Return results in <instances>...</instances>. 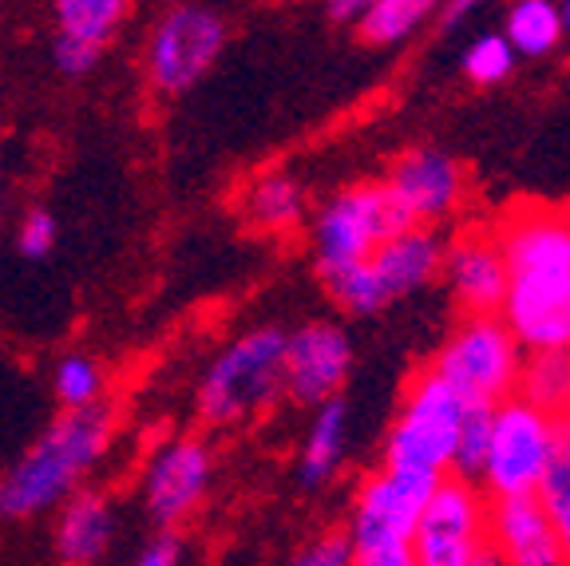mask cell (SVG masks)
<instances>
[{"label":"cell","instance_id":"obj_1","mask_svg":"<svg viewBox=\"0 0 570 566\" xmlns=\"http://www.w3.org/2000/svg\"><path fill=\"white\" fill-rule=\"evenodd\" d=\"M503 254L508 290L499 321L527 357L570 349V211L519 203L491 222Z\"/></svg>","mask_w":570,"mask_h":566},{"label":"cell","instance_id":"obj_2","mask_svg":"<svg viewBox=\"0 0 570 566\" xmlns=\"http://www.w3.org/2000/svg\"><path fill=\"white\" fill-rule=\"evenodd\" d=\"M116 443V408L99 404L83 412H56L12 468L0 476V519L28 523L56 511L83 491L91 471Z\"/></svg>","mask_w":570,"mask_h":566},{"label":"cell","instance_id":"obj_3","mask_svg":"<svg viewBox=\"0 0 570 566\" xmlns=\"http://www.w3.org/2000/svg\"><path fill=\"white\" fill-rule=\"evenodd\" d=\"M285 329L249 325L206 361L195 389V412L206 428H238L282 400Z\"/></svg>","mask_w":570,"mask_h":566},{"label":"cell","instance_id":"obj_4","mask_svg":"<svg viewBox=\"0 0 570 566\" xmlns=\"http://www.w3.org/2000/svg\"><path fill=\"white\" fill-rule=\"evenodd\" d=\"M562 468L559 412L508 397L491 408L488 456H483L480 491L488 499H534Z\"/></svg>","mask_w":570,"mask_h":566},{"label":"cell","instance_id":"obj_5","mask_svg":"<svg viewBox=\"0 0 570 566\" xmlns=\"http://www.w3.org/2000/svg\"><path fill=\"white\" fill-rule=\"evenodd\" d=\"M463 420H468V404L440 381L436 372H412L389 420V432H384L381 468L424 479H448Z\"/></svg>","mask_w":570,"mask_h":566},{"label":"cell","instance_id":"obj_6","mask_svg":"<svg viewBox=\"0 0 570 566\" xmlns=\"http://www.w3.org/2000/svg\"><path fill=\"white\" fill-rule=\"evenodd\" d=\"M226 45H230V20L214 4H190V0L167 4L155 12L142 45L147 84L163 99L187 96L223 60Z\"/></svg>","mask_w":570,"mask_h":566},{"label":"cell","instance_id":"obj_7","mask_svg":"<svg viewBox=\"0 0 570 566\" xmlns=\"http://www.w3.org/2000/svg\"><path fill=\"white\" fill-rule=\"evenodd\" d=\"M527 353L511 329L491 318H460L444 336L428 369L455 392L468 408H495L519 392Z\"/></svg>","mask_w":570,"mask_h":566},{"label":"cell","instance_id":"obj_8","mask_svg":"<svg viewBox=\"0 0 570 566\" xmlns=\"http://www.w3.org/2000/svg\"><path fill=\"white\" fill-rule=\"evenodd\" d=\"M409 231L404 214L384 195L381 178L376 183H353L330 195L309 218V250L313 270H337L368 262L381 242L392 234Z\"/></svg>","mask_w":570,"mask_h":566},{"label":"cell","instance_id":"obj_9","mask_svg":"<svg viewBox=\"0 0 570 566\" xmlns=\"http://www.w3.org/2000/svg\"><path fill=\"white\" fill-rule=\"evenodd\" d=\"M491 499L468 479H440L409 539L412 566H483Z\"/></svg>","mask_w":570,"mask_h":566},{"label":"cell","instance_id":"obj_10","mask_svg":"<svg viewBox=\"0 0 570 566\" xmlns=\"http://www.w3.org/2000/svg\"><path fill=\"white\" fill-rule=\"evenodd\" d=\"M214 471L218 460L203 436H167L155 443L139 476V504L155 531H178L206 504Z\"/></svg>","mask_w":570,"mask_h":566},{"label":"cell","instance_id":"obj_11","mask_svg":"<svg viewBox=\"0 0 570 566\" xmlns=\"http://www.w3.org/2000/svg\"><path fill=\"white\" fill-rule=\"evenodd\" d=\"M440 479L409 476V471L373 468L361 476L353 499H348L345 539L353 555L368 550H409L420 511Z\"/></svg>","mask_w":570,"mask_h":566},{"label":"cell","instance_id":"obj_12","mask_svg":"<svg viewBox=\"0 0 570 566\" xmlns=\"http://www.w3.org/2000/svg\"><path fill=\"white\" fill-rule=\"evenodd\" d=\"M384 195L404 214L409 226L440 231L448 222H460L472 198V178L463 163L448 150L436 147H412L389 163L381 178Z\"/></svg>","mask_w":570,"mask_h":566},{"label":"cell","instance_id":"obj_13","mask_svg":"<svg viewBox=\"0 0 570 566\" xmlns=\"http://www.w3.org/2000/svg\"><path fill=\"white\" fill-rule=\"evenodd\" d=\"M356 349L341 321L317 318L297 329H285V369L282 397L289 404L321 408L341 397L353 372Z\"/></svg>","mask_w":570,"mask_h":566},{"label":"cell","instance_id":"obj_14","mask_svg":"<svg viewBox=\"0 0 570 566\" xmlns=\"http://www.w3.org/2000/svg\"><path fill=\"white\" fill-rule=\"evenodd\" d=\"M444 282L460 305V318H491V313L499 318L508 270H503V254H499V242L491 234V222H468L448 238Z\"/></svg>","mask_w":570,"mask_h":566},{"label":"cell","instance_id":"obj_15","mask_svg":"<svg viewBox=\"0 0 570 566\" xmlns=\"http://www.w3.org/2000/svg\"><path fill=\"white\" fill-rule=\"evenodd\" d=\"M488 550L499 566H567L543 499H491Z\"/></svg>","mask_w":570,"mask_h":566},{"label":"cell","instance_id":"obj_16","mask_svg":"<svg viewBox=\"0 0 570 566\" xmlns=\"http://www.w3.org/2000/svg\"><path fill=\"white\" fill-rule=\"evenodd\" d=\"M52 523V550L60 566H104L111 555L119 535V507L116 499L99 491V487H83L68 504L56 507Z\"/></svg>","mask_w":570,"mask_h":566},{"label":"cell","instance_id":"obj_17","mask_svg":"<svg viewBox=\"0 0 570 566\" xmlns=\"http://www.w3.org/2000/svg\"><path fill=\"white\" fill-rule=\"evenodd\" d=\"M444 234L424 231V226H409V231L381 242L373 250V257H368V270H373L376 290L384 293V301L412 297V293L440 282L444 277Z\"/></svg>","mask_w":570,"mask_h":566},{"label":"cell","instance_id":"obj_18","mask_svg":"<svg viewBox=\"0 0 570 566\" xmlns=\"http://www.w3.org/2000/svg\"><path fill=\"white\" fill-rule=\"evenodd\" d=\"M348 424H353V417H348L345 397L313 408L302 440V456H297V484L305 491H321V487L333 484L348 451Z\"/></svg>","mask_w":570,"mask_h":566},{"label":"cell","instance_id":"obj_19","mask_svg":"<svg viewBox=\"0 0 570 566\" xmlns=\"http://www.w3.org/2000/svg\"><path fill=\"white\" fill-rule=\"evenodd\" d=\"M309 214L305 183L289 170H266L246 186L242 195V218L262 234H289Z\"/></svg>","mask_w":570,"mask_h":566},{"label":"cell","instance_id":"obj_20","mask_svg":"<svg viewBox=\"0 0 570 566\" xmlns=\"http://www.w3.org/2000/svg\"><path fill=\"white\" fill-rule=\"evenodd\" d=\"M127 17H131L127 0H56L52 4L56 36L76 40L83 48H96V52H104L124 32Z\"/></svg>","mask_w":570,"mask_h":566},{"label":"cell","instance_id":"obj_21","mask_svg":"<svg viewBox=\"0 0 570 566\" xmlns=\"http://www.w3.org/2000/svg\"><path fill=\"white\" fill-rule=\"evenodd\" d=\"M503 40L511 45L515 60H543L562 45V17L554 0H519L503 20Z\"/></svg>","mask_w":570,"mask_h":566},{"label":"cell","instance_id":"obj_22","mask_svg":"<svg viewBox=\"0 0 570 566\" xmlns=\"http://www.w3.org/2000/svg\"><path fill=\"white\" fill-rule=\"evenodd\" d=\"M107 384H111V372L96 353L71 349L52 364V397L60 412H83V408L107 404Z\"/></svg>","mask_w":570,"mask_h":566},{"label":"cell","instance_id":"obj_23","mask_svg":"<svg viewBox=\"0 0 570 566\" xmlns=\"http://www.w3.org/2000/svg\"><path fill=\"white\" fill-rule=\"evenodd\" d=\"M436 9L432 0H368L356 20V36L373 48H392L409 40Z\"/></svg>","mask_w":570,"mask_h":566},{"label":"cell","instance_id":"obj_24","mask_svg":"<svg viewBox=\"0 0 570 566\" xmlns=\"http://www.w3.org/2000/svg\"><path fill=\"white\" fill-rule=\"evenodd\" d=\"M321 290L330 293V301L348 318H376V313L389 305L384 293L376 290V277L368 270V262H356V266H337V270H321L317 274Z\"/></svg>","mask_w":570,"mask_h":566},{"label":"cell","instance_id":"obj_25","mask_svg":"<svg viewBox=\"0 0 570 566\" xmlns=\"http://www.w3.org/2000/svg\"><path fill=\"white\" fill-rule=\"evenodd\" d=\"M515 71V52L499 32L475 36L468 52H463V76L475 84V88H495Z\"/></svg>","mask_w":570,"mask_h":566},{"label":"cell","instance_id":"obj_26","mask_svg":"<svg viewBox=\"0 0 570 566\" xmlns=\"http://www.w3.org/2000/svg\"><path fill=\"white\" fill-rule=\"evenodd\" d=\"M515 397L531 400V404L551 408V412H562V353L527 357Z\"/></svg>","mask_w":570,"mask_h":566},{"label":"cell","instance_id":"obj_27","mask_svg":"<svg viewBox=\"0 0 570 566\" xmlns=\"http://www.w3.org/2000/svg\"><path fill=\"white\" fill-rule=\"evenodd\" d=\"M488 420H491V408H468V420H463L460 443H455L452 476L455 479H468V484H475V487H480L483 456H488Z\"/></svg>","mask_w":570,"mask_h":566},{"label":"cell","instance_id":"obj_28","mask_svg":"<svg viewBox=\"0 0 570 566\" xmlns=\"http://www.w3.org/2000/svg\"><path fill=\"white\" fill-rule=\"evenodd\" d=\"M12 242H17L20 257H28V262H40V257L52 254L56 242H60V222H56V214L48 211V206H32V211L20 214Z\"/></svg>","mask_w":570,"mask_h":566},{"label":"cell","instance_id":"obj_29","mask_svg":"<svg viewBox=\"0 0 570 566\" xmlns=\"http://www.w3.org/2000/svg\"><path fill=\"white\" fill-rule=\"evenodd\" d=\"M348 563H353V547H348L345 531H325L313 543H305L302 550H294L282 566H348Z\"/></svg>","mask_w":570,"mask_h":566},{"label":"cell","instance_id":"obj_30","mask_svg":"<svg viewBox=\"0 0 570 566\" xmlns=\"http://www.w3.org/2000/svg\"><path fill=\"white\" fill-rule=\"evenodd\" d=\"M543 507L551 515L554 531H559V543H562V555H567V566H570V468H559L551 476V484L543 487Z\"/></svg>","mask_w":570,"mask_h":566},{"label":"cell","instance_id":"obj_31","mask_svg":"<svg viewBox=\"0 0 570 566\" xmlns=\"http://www.w3.org/2000/svg\"><path fill=\"white\" fill-rule=\"evenodd\" d=\"M99 60H104V52H96V48H83V45H76V40L52 36V64L60 76H68V80L91 76V71L99 68Z\"/></svg>","mask_w":570,"mask_h":566},{"label":"cell","instance_id":"obj_32","mask_svg":"<svg viewBox=\"0 0 570 566\" xmlns=\"http://www.w3.org/2000/svg\"><path fill=\"white\" fill-rule=\"evenodd\" d=\"M187 563V547L178 539V531H155L142 543L131 566H183Z\"/></svg>","mask_w":570,"mask_h":566},{"label":"cell","instance_id":"obj_33","mask_svg":"<svg viewBox=\"0 0 570 566\" xmlns=\"http://www.w3.org/2000/svg\"><path fill=\"white\" fill-rule=\"evenodd\" d=\"M348 566H412L409 550H368V555H353Z\"/></svg>","mask_w":570,"mask_h":566},{"label":"cell","instance_id":"obj_34","mask_svg":"<svg viewBox=\"0 0 570 566\" xmlns=\"http://www.w3.org/2000/svg\"><path fill=\"white\" fill-rule=\"evenodd\" d=\"M361 9H365V0H333V4H325V17L333 20V25H345V20H361Z\"/></svg>","mask_w":570,"mask_h":566},{"label":"cell","instance_id":"obj_35","mask_svg":"<svg viewBox=\"0 0 570 566\" xmlns=\"http://www.w3.org/2000/svg\"><path fill=\"white\" fill-rule=\"evenodd\" d=\"M559 448H562V468H570V412H559Z\"/></svg>","mask_w":570,"mask_h":566},{"label":"cell","instance_id":"obj_36","mask_svg":"<svg viewBox=\"0 0 570 566\" xmlns=\"http://www.w3.org/2000/svg\"><path fill=\"white\" fill-rule=\"evenodd\" d=\"M9 195H12V170H9V159H4V150H0V211H4Z\"/></svg>","mask_w":570,"mask_h":566},{"label":"cell","instance_id":"obj_37","mask_svg":"<svg viewBox=\"0 0 570 566\" xmlns=\"http://www.w3.org/2000/svg\"><path fill=\"white\" fill-rule=\"evenodd\" d=\"M562 412H570V349L562 353Z\"/></svg>","mask_w":570,"mask_h":566},{"label":"cell","instance_id":"obj_38","mask_svg":"<svg viewBox=\"0 0 570 566\" xmlns=\"http://www.w3.org/2000/svg\"><path fill=\"white\" fill-rule=\"evenodd\" d=\"M559 17H562V40H570V0L559 4Z\"/></svg>","mask_w":570,"mask_h":566},{"label":"cell","instance_id":"obj_39","mask_svg":"<svg viewBox=\"0 0 570 566\" xmlns=\"http://www.w3.org/2000/svg\"><path fill=\"white\" fill-rule=\"evenodd\" d=\"M483 566H499V563H495V558H488V563H483Z\"/></svg>","mask_w":570,"mask_h":566}]
</instances>
